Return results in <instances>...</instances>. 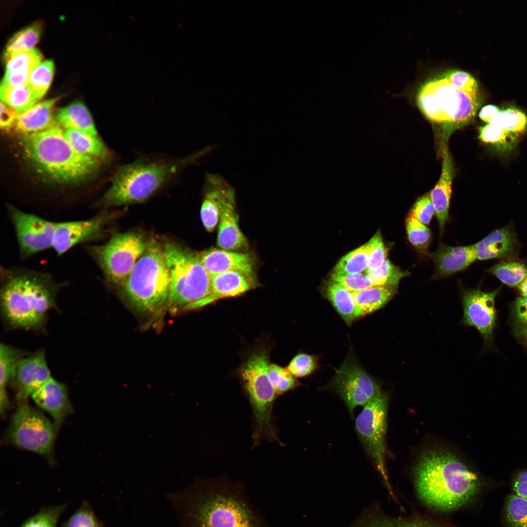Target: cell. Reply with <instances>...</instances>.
<instances>
[{"label": "cell", "mask_w": 527, "mask_h": 527, "mask_svg": "<svg viewBox=\"0 0 527 527\" xmlns=\"http://www.w3.org/2000/svg\"><path fill=\"white\" fill-rule=\"evenodd\" d=\"M324 292L327 299L347 324H350L357 318L352 292L331 281L326 284Z\"/></svg>", "instance_id": "4dcf8cb0"}, {"label": "cell", "mask_w": 527, "mask_h": 527, "mask_svg": "<svg viewBox=\"0 0 527 527\" xmlns=\"http://www.w3.org/2000/svg\"><path fill=\"white\" fill-rule=\"evenodd\" d=\"M435 267L434 277H443L466 269L477 259L475 244L451 246L440 245L429 254Z\"/></svg>", "instance_id": "7402d4cb"}, {"label": "cell", "mask_w": 527, "mask_h": 527, "mask_svg": "<svg viewBox=\"0 0 527 527\" xmlns=\"http://www.w3.org/2000/svg\"><path fill=\"white\" fill-rule=\"evenodd\" d=\"M331 279V281L342 285L352 292L373 286L370 279L365 272L364 273L345 274L333 272Z\"/></svg>", "instance_id": "bcb514c9"}, {"label": "cell", "mask_w": 527, "mask_h": 527, "mask_svg": "<svg viewBox=\"0 0 527 527\" xmlns=\"http://www.w3.org/2000/svg\"><path fill=\"white\" fill-rule=\"evenodd\" d=\"M59 99V97L46 100L18 114L14 125L15 130L25 135L42 132L53 126L57 123L53 109Z\"/></svg>", "instance_id": "d4e9b609"}, {"label": "cell", "mask_w": 527, "mask_h": 527, "mask_svg": "<svg viewBox=\"0 0 527 527\" xmlns=\"http://www.w3.org/2000/svg\"><path fill=\"white\" fill-rule=\"evenodd\" d=\"M363 527H439L438 526L420 519H394L382 516L370 515Z\"/></svg>", "instance_id": "ee69618b"}, {"label": "cell", "mask_w": 527, "mask_h": 527, "mask_svg": "<svg viewBox=\"0 0 527 527\" xmlns=\"http://www.w3.org/2000/svg\"><path fill=\"white\" fill-rule=\"evenodd\" d=\"M54 73V64L51 60L41 61L31 73L28 84L40 99L48 89Z\"/></svg>", "instance_id": "8d00e7d4"}, {"label": "cell", "mask_w": 527, "mask_h": 527, "mask_svg": "<svg viewBox=\"0 0 527 527\" xmlns=\"http://www.w3.org/2000/svg\"><path fill=\"white\" fill-rule=\"evenodd\" d=\"M65 136L73 148L80 154L105 161L110 153L98 136H93L76 129H67Z\"/></svg>", "instance_id": "f546056e"}, {"label": "cell", "mask_w": 527, "mask_h": 527, "mask_svg": "<svg viewBox=\"0 0 527 527\" xmlns=\"http://www.w3.org/2000/svg\"><path fill=\"white\" fill-rule=\"evenodd\" d=\"M511 133L523 132L527 128V119L521 111L513 107L500 110L490 123Z\"/></svg>", "instance_id": "74e56055"}, {"label": "cell", "mask_w": 527, "mask_h": 527, "mask_svg": "<svg viewBox=\"0 0 527 527\" xmlns=\"http://www.w3.org/2000/svg\"><path fill=\"white\" fill-rule=\"evenodd\" d=\"M18 113L8 104L0 101V125L5 129L14 126Z\"/></svg>", "instance_id": "816d5d0a"}, {"label": "cell", "mask_w": 527, "mask_h": 527, "mask_svg": "<svg viewBox=\"0 0 527 527\" xmlns=\"http://www.w3.org/2000/svg\"><path fill=\"white\" fill-rule=\"evenodd\" d=\"M209 295L203 301L202 307L218 300L240 296L255 287L253 279L236 271L211 275Z\"/></svg>", "instance_id": "603a6c76"}, {"label": "cell", "mask_w": 527, "mask_h": 527, "mask_svg": "<svg viewBox=\"0 0 527 527\" xmlns=\"http://www.w3.org/2000/svg\"><path fill=\"white\" fill-rule=\"evenodd\" d=\"M57 430L54 424L39 410L26 401L18 402L6 433L5 441L41 455L52 462Z\"/></svg>", "instance_id": "9c48e42d"}, {"label": "cell", "mask_w": 527, "mask_h": 527, "mask_svg": "<svg viewBox=\"0 0 527 527\" xmlns=\"http://www.w3.org/2000/svg\"><path fill=\"white\" fill-rule=\"evenodd\" d=\"M0 284L4 319L14 328L30 330L43 328L61 286L48 272L14 266H1Z\"/></svg>", "instance_id": "7a4b0ae2"}, {"label": "cell", "mask_w": 527, "mask_h": 527, "mask_svg": "<svg viewBox=\"0 0 527 527\" xmlns=\"http://www.w3.org/2000/svg\"><path fill=\"white\" fill-rule=\"evenodd\" d=\"M512 484L516 495L527 499V470L518 472L513 479Z\"/></svg>", "instance_id": "f5cc1de1"}, {"label": "cell", "mask_w": 527, "mask_h": 527, "mask_svg": "<svg viewBox=\"0 0 527 527\" xmlns=\"http://www.w3.org/2000/svg\"><path fill=\"white\" fill-rule=\"evenodd\" d=\"M512 134L499 126L488 123L480 127L479 138L486 143L504 145L513 138Z\"/></svg>", "instance_id": "c3c4849f"}, {"label": "cell", "mask_w": 527, "mask_h": 527, "mask_svg": "<svg viewBox=\"0 0 527 527\" xmlns=\"http://www.w3.org/2000/svg\"><path fill=\"white\" fill-rule=\"evenodd\" d=\"M477 259L489 260L515 257L519 243L515 232L510 223L491 232L475 244Z\"/></svg>", "instance_id": "44dd1931"}, {"label": "cell", "mask_w": 527, "mask_h": 527, "mask_svg": "<svg viewBox=\"0 0 527 527\" xmlns=\"http://www.w3.org/2000/svg\"><path fill=\"white\" fill-rule=\"evenodd\" d=\"M318 366L317 356L300 353L291 360L286 369L295 378H303L311 374Z\"/></svg>", "instance_id": "7bdbcfd3"}, {"label": "cell", "mask_w": 527, "mask_h": 527, "mask_svg": "<svg viewBox=\"0 0 527 527\" xmlns=\"http://www.w3.org/2000/svg\"><path fill=\"white\" fill-rule=\"evenodd\" d=\"M42 26L35 23L16 33L8 41L4 53L6 61L14 55L30 50L39 40Z\"/></svg>", "instance_id": "836d02e7"}, {"label": "cell", "mask_w": 527, "mask_h": 527, "mask_svg": "<svg viewBox=\"0 0 527 527\" xmlns=\"http://www.w3.org/2000/svg\"><path fill=\"white\" fill-rule=\"evenodd\" d=\"M194 155L180 160L143 158L121 165L99 204L105 207L138 203L148 199L168 183Z\"/></svg>", "instance_id": "5b68a950"}, {"label": "cell", "mask_w": 527, "mask_h": 527, "mask_svg": "<svg viewBox=\"0 0 527 527\" xmlns=\"http://www.w3.org/2000/svg\"><path fill=\"white\" fill-rule=\"evenodd\" d=\"M406 230L409 243L419 251H427L431 240V233L426 225L409 214L406 219Z\"/></svg>", "instance_id": "ab89813d"}, {"label": "cell", "mask_w": 527, "mask_h": 527, "mask_svg": "<svg viewBox=\"0 0 527 527\" xmlns=\"http://www.w3.org/2000/svg\"><path fill=\"white\" fill-rule=\"evenodd\" d=\"M198 256L210 275L236 271L253 279V262L248 254L212 248L202 252Z\"/></svg>", "instance_id": "ffe728a7"}, {"label": "cell", "mask_w": 527, "mask_h": 527, "mask_svg": "<svg viewBox=\"0 0 527 527\" xmlns=\"http://www.w3.org/2000/svg\"><path fill=\"white\" fill-rule=\"evenodd\" d=\"M387 404L385 393L366 404L356 418L355 427L365 449L389 487L385 467Z\"/></svg>", "instance_id": "8fae6325"}, {"label": "cell", "mask_w": 527, "mask_h": 527, "mask_svg": "<svg viewBox=\"0 0 527 527\" xmlns=\"http://www.w3.org/2000/svg\"><path fill=\"white\" fill-rule=\"evenodd\" d=\"M0 96L1 101L19 114L31 108L41 99L28 84L17 86H0Z\"/></svg>", "instance_id": "1f68e13d"}, {"label": "cell", "mask_w": 527, "mask_h": 527, "mask_svg": "<svg viewBox=\"0 0 527 527\" xmlns=\"http://www.w3.org/2000/svg\"><path fill=\"white\" fill-rule=\"evenodd\" d=\"M505 517L510 527H527V499L510 495L506 504Z\"/></svg>", "instance_id": "60d3db41"}, {"label": "cell", "mask_w": 527, "mask_h": 527, "mask_svg": "<svg viewBox=\"0 0 527 527\" xmlns=\"http://www.w3.org/2000/svg\"><path fill=\"white\" fill-rule=\"evenodd\" d=\"M500 110L499 108L496 105H486L481 108L479 117L487 124L490 123Z\"/></svg>", "instance_id": "db71d44e"}, {"label": "cell", "mask_w": 527, "mask_h": 527, "mask_svg": "<svg viewBox=\"0 0 527 527\" xmlns=\"http://www.w3.org/2000/svg\"><path fill=\"white\" fill-rule=\"evenodd\" d=\"M55 118L57 123L66 129H76L98 136L92 116L81 102H74L59 109Z\"/></svg>", "instance_id": "f1b7e54d"}, {"label": "cell", "mask_w": 527, "mask_h": 527, "mask_svg": "<svg viewBox=\"0 0 527 527\" xmlns=\"http://www.w3.org/2000/svg\"><path fill=\"white\" fill-rule=\"evenodd\" d=\"M7 208L21 259H26L52 247L57 222L24 212L12 205Z\"/></svg>", "instance_id": "5bb4252c"}, {"label": "cell", "mask_w": 527, "mask_h": 527, "mask_svg": "<svg viewBox=\"0 0 527 527\" xmlns=\"http://www.w3.org/2000/svg\"><path fill=\"white\" fill-rule=\"evenodd\" d=\"M397 288L393 286L373 285L352 292L357 318L382 308L394 296Z\"/></svg>", "instance_id": "83f0119b"}, {"label": "cell", "mask_w": 527, "mask_h": 527, "mask_svg": "<svg viewBox=\"0 0 527 527\" xmlns=\"http://www.w3.org/2000/svg\"><path fill=\"white\" fill-rule=\"evenodd\" d=\"M163 248L171 278L167 307L172 312L202 307L211 292V275L198 255L170 243Z\"/></svg>", "instance_id": "52a82bcc"}, {"label": "cell", "mask_w": 527, "mask_h": 527, "mask_svg": "<svg viewBox=\"0 0 527 527\" xmlns=\"http://www.w3.org/2000/svg\"><path fill=\"white\" fill-rule=\"evenodd\" d=\"M365 272L374 286L397 287L401 279L409 274L402 271L387 259L379 267L373 270L367 269Z\"/></svg>", "instance_id": "d590c367"}, {"label": "cell", "mask_w": 527, "mask_h": 527, "mask_svg": "<svg viewBox=\"0 0 527 527\" xmlns=\"http://www.w3.org/2000/svg\"><path fill=\"white\" fill-rule=\"evenodd\" d=\"M512 333L527 348V297L517 298L511 305Z\"/></svg>", "instance_id": "f35d334b"}, {"label": "cell", "mask_w": 527, "mask_h": 527, "mask_svg": "<svg viewBox=\"0 0 527 527\" xmlns=\"http://www.w3.org/2000/svg\"><path fill=\"white\" fill-rule=\"evenodd\" d=\"M368 266L365 244L344 256L336 264L333 272L341 274L363 273L367 269Z\"/></svg>", "instance_id": "e575fe53"}, {"label": "cell", "mask_w": 527, "mask_h": 527, "mask_svg": "<svg viewBox=\"0 0 527 527\" xmlns=\"http://www.w3.org/2000/svg\"><path fill=\"white\" fill-rule=\"evenodd\" d=\"M328 386L343 399L352 418L356 407H364L384 393L376 380L350 356L345 360Z\"/></svg>", "instance_id": "7c38bea8"}, {"label": "cell", "mask_w": 527, "mask_h": 527, "mask_svg": "<svg viewBox=\"0 0 527 527\" xmlns=\"http://www.w3.org/2000/svg\"><path fill=\"white\" fill-rule=\"evenodd\" d=\"M112 218V214L102 211L85 220L57 222L51 248L60 256L78 244L97 241Z\"/></svg>", "instance_id": "9a60e30c"}, {"label": "cell", "mask_w": 527, "mask_h": 527, "mask_svg": "<svg viewBox=\"0 0 527 527\" xmlns=\"http://www.w3.org/2000/svg\"><path fill=\"white\" fill-rule=\"evenodd\" d=\"M268 376L277 396L293 389L300 385L286 368L276 364L270 365Z\"/></svg>", "instance_id": "b9f144b4"}, {"label": "cell", "mask_w": 527, "mask_h": 527, "mask_svg": "<svg viewBox=\"0 0 527 527\" xmlns=\"http://www.w3.org/2000/svg\"><path fill=\"white\" fill-rule=\"evenodd\" d=\"M500 288L485 292L479 289L465 291L462 298L464 310L463 323L476 328L487 346L491 344L496 320L495 299Z\"/></svg>", "instance_id": "2e32d148"}, {"label": "cell", "mask_w": 527, "mask_h": 527, "mask_svg": "<svg viewBox=\"0 0 527 527\" xmlns=\"http://www.w3.org/2000/svg\"><path fill=\"white\" fill-rule=\"evenodd\" d=\"M64 508V506H60L41 511L25 521L20 527H56Z\"/></svg>", "instance_id": "7dc6e473"}, {"label": "cell", "mask_w": 527, "mask_h": 527, "mask_svg": "<svg viewBox=\"0 0 527 527\" xmlns=\"http://www.w3.org/2000/svg\"><path fill=\"white\" fill-rule=\"evenodd\" d=\"M25 355L20 349L5 344L0 345V411L4 417L10 407L6 387L15 372L20 360Z\"/></svg>", "instance_id": "4316f807"}, {"label": "cell", "mask_w": 527, "mask_h": 527, "mask_svg": "<svg viewBox=\"0 0 527 527\" xmlns=\"http://www.w3.org/2000/svg\"><path fill=\"white\" fill-rule=\"evenodd\" d=\"M194 527H257L251 511L241 501L222 493L210 495L197 507Z\"/></svg>", "instance_id": "4fadbf2b"}, {"label": "cell", "mask_w": 527, "mask_h": 527, "mask_svg": "<svg viewBox=\"0 0 527 527\" xmlns=\"http://www.w3.org/2000/svg\"><path fill=\"white\" fill-rule=\"evenodd\" d=\"M217 244L222 249L234 251L247 247L246 238L238 224L235 193L231 186L223 200L219 222Z\"/></svg>", "instance_id": "d6986e66"}, {"label": "cell", "mask_w": 527, "mask_h": 527, "mask_svg": "<svg viewBox=\"0 0 527 527\" xmlns=\"http://www.w3.org/2000/svg\"><path fill=\"white\" fill-rule=\"evenodd\" d=\"M269 354L265 348L253 351L240 367V375L252 409L253 442L264 439L279 442L272 420V410L277 395L268 376Z\"/></svg>", "instance_id": "ba28073f"}, {"label": "cell", "mask_w": 527, "mask_h": 527, "mask_svg": "<svg viewBox=\"0 0 527 527\" xmlns=\"http://www.w3.org/2000/svg\"><path fill=\"white\" fill-rule=\"evenodd\" d=\"M66 527H99L90 507L84 504L67 521Z\"/></svg>", "instance_id": "f907efd6"}, {"label": "cell", "mask_w": 527, "mask_h": 527, "mask_svg": "<svg viewBox=\"0 0 527 527\" xmlns=\"http://www.w3.org/2000/svg\"><path fill=\"white\" fill-rule=\"evenodd\" d=\"M149 242L136 233L113 235L104 244H87L85 249L101 270L106 281L121 285L146 250Z\"/></svg>", "instance_id": "30bf717a"}, {"label": "cell", "mask_w": 527, "mask_h": 527, "mask_svg": "<svg viewBox=\"0 0 527 527\" xmlns=\"http://www.w3.org/2000/svg\"><path fill=\"white\" fill-rule=\"evenodd\" d=\"M517 287L521 297H527V275Z\"/></svg>", "instance_id": "11a10c76"}, {"label": "cell", "mask_w": 527, "mask_h": 527, "mask_svg": "<svg viewBox=\"0 0 527 527\" xmlns=\"http://www.w3.org/2000/svg\"><path fill=\"white\" fill-rule=\"evenodd\" d=\"M51 377L44 352L41 350L25 355L20 360L9 385L18 402L26 401Z\"/></svg>", "instance_id": "e0dca14e"}, {"label": "cell", "mask_w": 527, "mask_h": 527, "mask_svg": "<svg viewBox=\"0 0 527 527\" xmlns=\"http://www.w3.org/2000/svg\"><path fill=\"white\" fill-rule=\"evenodd\" d=\"M435 213V210L430 193H427L416 201L411 209L410 215L426 225L430 223Z\"/></svg>", "instance_id": "681fc988"}, {"label": "cell", "mask_w": 527, "mask_h": 527, "mask_svg": "<svg viewBox=\"0 0 527 527\" xmlns=\"http://www.w3.org/2000/svg\"><path fill=\"white\" fill-rule=\"evenodd\" d=\"M416 98L427 119L451 130L472 121L481 102L475 79L466 72L455 69L425 82Z\"/></svg>", "instance_id": "3957f363"}, {"label": "cell", "mask_w": 527, "mask_h": 527, "mask_svg": "<svg viewBox=\"0 0 527 527\" xmlns=\"http://www.w3.org/2000/svg\"><path fill=\"white\" fill-rule=\"evenodd\" d=\"M31 397L52 418L57 429L73 412L66 386L51 377Z\"/></svg>", "instance_id": "ac0fdd59"}, {"label": "cell", "mask_w": 527, "mask_h": 527, "mask_svg": "<svg viewBox=\"0 0 527 527\" xmlns=\"http://www.w3.org/2000/svg\"><path fill=\"white\" fill-rule=\"evenodd\" d=\"M365 245L368 258L367 269L373 270L381 266L387 260V251L380 231H377Z\"/></svg>", "instance_id": "f6af8a7d"}, {"label": "cell", "mask_w": 527, "mask_h": 527, "mask_svg": "<svg viewBox=\"0 0 527 527\" xmlns=\"http://www.w3.org/2000/svg\"><path fill=\"white\" fill-rule=\"evenodd\" d=\"M42 59L41 52L35 48L14 55L6 61L5 81L12 86L27 84L31 73Z\"/></svg>", "instance_id": "484cf974"}, {"label": "cell", "mask_w": 527, "mask_h": 527, "mask_svg": "<svg viewBox=\"0 0 527 527\" xmlns=\"http://www.w3.org/2000/svg\"><path fill=\"white\" fill-rule=\"evenodd\" d=\"M20 144L26 158L36 170L56 182L82 181L99 169L100 161L76 151L57 122L45 131L22 135Z\"/></svg>", "instance_id": "277c9868"}, {"label": "cell", "mask_w": 527, "mask_h": 527, "mask_svg": "<svg viewBox=\"0 0 527 527\" xmlns=\"http://www.w3.org/2000/svg\"><path fill=\"white\" fill-rule=\"evenodd\" d=\"M443 156L440 178L430 193L439 223L440 234L443 232L448 218L453 173L452 159L447 147L444 149Z\"/></svg>", "instance_id": "cb8c5ba5"}, {"label": "cell", "mask_w": 527, "mask_h": 527, "mask_svg": "<svg viewBox=\"0 0 527 527\" xmlns=\"http://www.w3.org/2000/svg\"><path fill=\"white\" fill-rule=\"evenodd\" d=\"M170 280L163 248L151 241L121 286L134 307L155 313L166 306Z\"/></svg>", "instance_id": "8992f818"}, {"label": "cell", "mask_w": 527, "mask_h": 527, "mask_svg": "<svg viewBox=\"0 0 527 527\" xmlns=\"http://www.w3.org/2000/svg\"><path fill=\"white\" fill-rule=\"evenodd\" d=\"M413 472L421 499L441 510L455 509L468 503L481 485L475 473L457 455L445 449L426 450L419 458Z\"/></svg>", "instance_id": "6da1fadb"}, {"label": "cell", "mask_w": 527, "mask_h": 527, "mask_svg": "<svg viewBox=\"0 0 527 527\" xmlns=\"http://www.w3.org/2000/svg\"><path fill=\"white\" fill-rule=\"evenodd\" d=\"M486 271L510 287L517 286L527 275L526 264L513 258L503 259Z\"/></svg>", "instance_id": "d6a6232c"}]
</instances>
